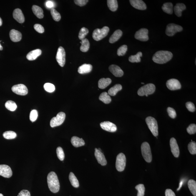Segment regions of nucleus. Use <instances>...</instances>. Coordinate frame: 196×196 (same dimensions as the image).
I'll return each instance as SVG.
<instances>
[{"label":"nucleus","instance_id":"22","mask_svg":"<svg viewBox=\"0 0 196 196\" xmlns=\"http://www.w3.org/2000/svg\"><path fill=\"white\" fill-rule=\"evenodd\" d=\"M41 51L40 49H36L31 51L27 55L26 57L28 60L32 61L35 60L36 58L40 56L41 54Z\"/></svg>","mask_w":196,"mask_h":196},{"label":"nucleus","instance_id":"21","mask_svg":"<svg viewBox=\"0 0 196 196\" xmlns=\"http://www.w3.org/2000/svg\"><path fill=\"white\" fill-rule=\"evenodd\" d=\"M10 37L13 42H17L21 41L22 34L19 31L13 29L10 31Z\"/></svg>","mask_w":196,"mask_h":196},{"label":"nucleus","instance_id":"32","mask_svg":"<svg viewBox=\"0 0 196 196\" xmlns=\"http://www.w3.org/2000/svg\"><path fill=\"white\" fill-rule=\"evenodd\" d=\"M99 100L105 104H108L111 102L112 99L108 94L106 92L102 93L99 97Z\"/></svg>","mask_w":196,"mask_h":196},{"label":"nucleus","instance_id":"5","mask_svg":"<svg viewBox=\"0 0 196 196\" xmlns=\"http://www.w3.org/2000/svg\"><path fill=\"white\" fill-rule=\"evenodd\" d=\"M155 87L154 84H148L141 87L138 91V94L139 96H145L147 97L148 95L152 94L155 92Z\"/></svg>","mask_w":196,"mask_h":196},{"label":"nucleus","instance_id":"16","mask_svg":"<svg viewBox=\"0 0 196 196\" xmlns=\"http://www.w3.org/2000/svg\"><path fill=\"white\" fill-rule=\"evenodd\" d=\"M170 146L171 152L173 155L176 158L179 157V149L177 144V141L174 138H172L170 140Z\"/></svg>","mask_w":196,"mask_h":196},{"label":"nucleus","instance_id":"23","mask_svg":"<svg viewBox=\"0 0 196 196\" xmlns=\"http://www.w3.org/2000/svg\"><path fill=\"white\" fill-rule=\"evenodd\" d=\"M92 66L91 64H84L79 66L78 72L81 74H87L92 71Z\"/></svg>","mask_w":196,"mask_h":196},{"label":"nucleus","instance_id":"45","mask_svg":"<svg viewBox=\"0 0 196 196\" xmlns=\"http://www.w3.org/2000/svg\"><path fill=\"white\" fill-rule=\"evenodd\" d=\"M44 88L46 91L49 93L54 92L55 89L54 85L50 83H46L44 85Z\"/></svg>","mask_w":196,"mask_h":196},{"label":"nucleus","instance_id":"49","mask_svg":"<svg viewBox=\"0 0 196 196\" xmlns=\"http://www.w3.org/2000/svg\"><path fill=\"white\" fill-rule=\"evenodd\" d=\"M186 107L190 112H193L195 111V106L193 103L191 102H188L186 104Z\"/></svg>","mask_w":196,"mask_h":196},{"label":"nucleus","instance_id":"27","mask_svg":"<svg viewBox=\"0 0 196 196\" xmlns=\"http://www.w3.org/2000/svg\"><path fill=\"white\" fill-rule=\"evenodd\" d=\"M112 82V80L110 78H102L98 82V87L99 88L104 89L109 85Z\"/></svg>","mask_w":196,"mask_h":196},{"label":"nucleus","instance_id":"14","mask_svg":"<svg viewBox=\"0 0 196 196\" xmlns=\"http://www.w3.org/2000/svg\"><path fill=\"white\" fill-rule=\"evenodd\" d=\"M12 175V171L9 166L0 164V175L6 178H10Z\"/></svg>","mask_w":196,"mask_h":196},{"label":"nucleus","instance_id":"37","mask_svg":"<svg viewBox=\"0 0 196 196\" xmlns=\"http://www.w3.org/2000/svg\"><path fill=\"white\" fill-rule=\"evenodd\" d=\"M5 105L7 109L12 112L15 111L17 107L14 101L11 100L8 101L6 102Z\"/></svg>","mask_w":196,"mask_h":196},{"label":"nucleus","instance_id":"57","mask_svg":"<svg viewBox=\"0 0 196 196\" xmlns=\"http://www.w3.org/2000/svg\"><path fill=\"white\" fill-rule=\"evenodd\" d=\"M3 49L2 46H1V44H0V51H2Z\"/></svg>","mask_w":196,"mask_h":196},{"label":"nucleus","instance_id":"35","mask_svg":"<svg viewBox=\"0 0 196 196\" xmlns=\"http://www.w3.org/2000/svg\"><path fill=\"white\" fill-rule=\"evenodd\" d=\"M189 190L194 196H196V182L193 179H190L188 183Z\"/></svg>","mask_w":196,"mask_h":196},{"label":"nucleus","instance_id":"4","mask_svg":"<svg viewBox=\"0 0 196 196\" xmlns=\"http://www.w3.org/2000/svg\"><path fill=\"white\" fill-rule=\"evenodd\" d=\"M142 154L146 162L150 163L152 162V156L150 145L148 143H143L141 147Z\"/></svg>","mask_w":196,"mask_h":196},{"label":"nucleus","instance_id":"8","mask_svg":"<svg viewBox=\"0 0 196 196\" xmlns=\"http://www.w3.org/2000/svg\"><path fill=\"white\" fill-rule=\"evenodd\" d=\"M66 118V114L60 112L57 114L56 117H53L50 121L51 127H54L61 125L64 122Z\"/></svg>","mask_w":196,"mask_h":196},{"label":"nucleus","instance_id":"48","mask_svg":"<svg viewBox=\"0 0 196 196\" xmlns=\"http://www.w3.org/2000/svg\"><path fill=\"white\" fill-rule=\"evenodd\" d=\"M167 112L170 117L172 119H175L177 116V114L175 110L171 107H168L167 109Z\"/></svg>","mask_w":196,"mask_h":196},{"label":"nucleus","instance_id":"9","mask_svg":"<svg viewBox=\"0 0 196 196\" xmlns=\"http://www.w3.org/2000/svg\"><path fill=\"white\" fill-rule=\"evenodd\" d=\"M183 28L182 26L173 23H171L167 25L165 32L167 36H172L176 33L181 32Z\"/></svg>","mask_w":196,"mask_h":196},{"label":"nucleus","instance_id":"55","mask_svg":"<svg viewBox=\"0 0 196 196\" xmlns=\"http://www.w3.org/2000/svg\"><path fill=\"white\" fill-rule=\"evenodd\" d=\"M184 180H182L181 181L180 183H179V187H178V189H177V190H180L181 188V187L182 186Z\"/></svg>","mask_w":196,"mask_h":196},{"label":"nucleus","instance_id":"31","mask_svg":"<svg viewBox=\"0 0 196 196\" xmlns=\"http://www.w3.org/2000/svg\"><path fill=\"white\" fill-rule=\"evenodd\" d=\"M80 43L81 44L80 48L81 51L84 52H87L89 50L90 47V43L88 40L85 38L81 40Z\"/></svg>","mask_w":196,"mask_h":196},{"label":"nucleus","instance_id":"58","mask_svg":"<svg viewBox=\"0 0 196 196\" xmlns=\"http://www.w3.org/2000/svg\"><path fill=\"white\" fill-rule=\"evenodd\" d=\"M0 196H4L2 194H0Z\"/></svg>","mask_w":196,"mask_h":196},{"label":"nucleus","instance_id":"13","mask_svg":"<svg viewBox=\"0 0 196 196\" xmlns=\"http://www.w3.org/2000/svg\"><path fill=\"white\" fill-rule=\"evenodd\" d=\"M166 85L168 88L172 91L177 90L180 89L181 88L180 82L176 79L169 80L167 81Z\"/></svg>","mask_w":196,"mask_h":196},{"label":"nucleus","instance_id":"17","mask_svg":"<svg viewBox=\"0 0 196 196\" xmlns=\"http://www.w3.org/2000/svg\"><path fill=\"white\" fill-rule=\"evenodd\" d=\"M129 1L131 5L136 9L141 10H144L147 9V5L141 0H130Z\"/></svg>","mask_w":196,"mask_h":196},{"label":"nucleus","instance_id":"34","mask_svg":"<svg viewBox=\"0 0 196 196\" xmlns=\"http://www.w3.org/2000/svg\"><path fill=\"white\" fill-rule=\"evenodd\" d=\"M69 179L71 185L75 188L79 187V183L77 178L72 172H71L69 175Z\"/></svg>","mask_w":196,"mask_h":196},{"label":"nucleus","instance_id":"1","mask_svg":"<svg viewBox=\"0 0 196 196\" xmlns=\"http://www.w3.org/2000/svg\"><path fill=\"white\" fill-rule=\"evenodd\" d=\"M173 55L170 51H157L153 56L152 59L154 62L159 64H163L172 59Z\"/></svg>","mask_w":196,"mask_h":196},{"label":"nucleus","instance_id":"54","mask_svg":"<svg viewBox=\"0 0 196 196\" xmlns=\"http://www.w3.org/2000/svg\"><path fill=\"white\" fill-rule=\"evenodd\" d=\"M46 6L49 8H52L54 6V3L52 1H48L46 3Z\"/></svg>","mask_w":196,"mask_h":196},{"label":"nucleus","instance_id":"20","mask_svg":"<svg viewBox=\"0 0 196 196\" xmlns=\"http://www.w3.org/2000/svg\"><path fill=\"white\" fill-rule=\"evenodd\" d=\"M13 16L14 19L20 23H23L24 22V16L21 9H15L13 13Z\"/></svg>","mask_w":196,"mask_h":196},{"label":"nucleus","instance_id":"19","mask_svg":"<svg viewBox=\"0 0 196 196\" xmlns=\"http://www.w3.org/2000/svg\"><path fill=\"white\" fill-rule=\"evenodd\" d=\"M95 150L94 155L98 163L102 166L106 165L107 164V161L104 154L97 148H95Z\"/></svg>","mask_w":196,"mask_h":196},{"label":"nucleus","instance_id":"46","mask_svg":"<svg viewBox=\"0 0 196 196\" xmlns=\"http://www.w3.org/2000/svg\"><path fill=\"white\" fill-rule=\"evenodd\" d=\"M38 116V111L36 110H33L30 113L29 119L32 122H34L37 119Z\"/></svg>","mask_w":196,"mask_h":196},{"label":"nucleus","instance_id":"30","mask_svg":"<svg viewBox=\"0 0 196 196\" xmlns=\"http://www.w3.org/2000/svg\"><path fill=\"white\" fill-rule=\"evenodd\" d=\"M122 89V86L119 84H117L111 88L108 91V94L111 96H115L117 92Z\"/></svg>","mask_w":196,"mask_h":196},{"label":"nucleus","instance_id":"59","mask_svg":"<svg viewBox=\"0 0 196 196\" xmlns=\"http://www.w3.org/2000/svg\"><path fill=\"white\" fill-rule=\"evenodd\" d=\"M141 84H144V83H141Z\"/></svg>","mask_w":196,"mask_h":196},{"label":"nucleus","instance_id":"15","mask_svg":"<svg viewBox=\"0 0 196 196\" xmlns=\"http://www.w3.org/2000/svg\"><path fill=\"white\" fill-rule=\"evenodd\" d=\"M100 127L103 130L110 132H116L117 130V127L113 123L109 121H104L101 123Z\"/></svg>","mask_w":196,"mask_h":196},{"label":"nucleus","instance_id":"41","mask_svg":"<svg viewBox=\"0 0 196 196\" xmlns=\"http://www.w3.org/2000/svg\"><path fill=\"white\" fill-rule=\"evenodd\" d=\"M89 30L87 28L85 27H83L81 28L80 31L79 35V39L82 40L85 39L86 36L88 34Z\"/></svg>","mask_w":196,"mask_h":196},{"label":"nucleus","instance_id":"28","mask_svg":"<svg viewBox=\"0 0 196 196\" xmlns=\"http://www.w3.org/2000/svg\"><path fill=\"white\" fill-rule=\"evenodd\" d=\"M32 10L36 17L39 19H42L44 17L43 11L40 7L36 5H33L32 7Z\"/></svg>","mask_w":196,"mask_h":196},{"label":"nucleus","instance_id":"56","mask_svg":"<svg viewBox=\"0 0 196 196\" xmlns=\"http://www.w3.org/2000/svg\"><path fill=\"white\" fill-rule=\"evenodd\" d=\"M2 19H1V17H0V26H1V25H2Z\"/></svg>","mask_w":196,"mask_h":196},{"label":"nucleus","instance_id":"10","mask_svg":"<svg viewBox=\"0 0 196 196\" xmlns=\"http://www.w3.org/2000/svg\"><path fill=\"white\" fill-rule=\"evenodd\" d=\"M66 52L63 48L60 46L58 48L56 60L58 64L61 67H63L66 63Z\"/></svg>","mask_w":196,"mask_h":196},{"label":"nucleus","instance_id":"52","mask_svg":"<svg viewBox=\"0 0 196 196\" xmlns=\"http://www.w3.org/2000/svg\"><path fill=\"white\" fill-rule=\"evenodd\" d=\"M18 196H31V194L29 191L23 190L19 192Z\"/></svg>","mask_w":196,"mask_h":196},{"label":"nucleus","instance_id":"25","mask_svg":"<svg viewBox=\"0 0 196 196\" xmlns=\"http://www.w3.org/2000/svg\"><path fill=\"white\" fill-rule=\"evenodd\" d=\"M186 9V7L185 5L183 3H177L174 8L175 15L179 17L182 16V12Z\"/></svg>","mask_w":196,"mask_h":196},{"label":"nucleus","instance_id":"38","mask_svg":"<svg viewBox=\"0 0 196 196\" xmlns=\"http://www.w3.org/2000/svg\"><path fill=\"white\" fill-rule=\"evenodd\" d=\"M3 137L7 139H12L15 138L17 136L16 133L13 131H8L3 133Z\"/></svg>","mask_w":196,"mask_h":196},{"label":"nucleus","instance_id":"43","mask_svg":"<svg viewBox=\"0 0 196 196\" xmlns=\"http://www.w3.org/2000/svg\"><path fill=\"white\" fill-rule=\"evenodd\" d=\"M127 46L126 45H124L120 46L118 49L117 54L119 56H123L125 54L127 51Z\"/></svg>","mask_w":196,"mask_h":196},{"label":"nucleus","instance_id":"29","mask_svg":"<svg viewBox=\"0 0 196 196\" xmlns=\"http://www.w3.org/2000/svg\"><path fill=\"white\" fill-rule=\"evenodd\" d=\"M162 8L163 11L167 14H172L173 13V4L172 3H164Z\"/></svg>","mask_w":196,"mask_h":196},{"label":"nucleus","instance_id":"47","mask_svg":"<svg viewBox=\"0 0 196 196\" xmlns=\"http://www.w3.org/2000/svg\"><path fill=\"white\" fill-rule=\"evenodd\" d=\"M188 133L190 134H195L196 132V125L195 124H191L187 128Z\"/></svg>","mask_w":196,"mask_h":196},{"label":"nucleus","instance_id":"26","mask_svg":"<svg viewBox=\"0 0 196 196\" xmlns=\"http://www.w3.org/2000/svg\"><path fill=\"white\" fill-rule=\"evenodd\" d=\"M71 142L72 145L76 147H82L84 145L85 143L82 139L79 138V137L74 136L71 139Z\"/></svg>","mask_w":196,"mask_h":196},{"label":"nucleus","instance_id":"51","mask_svg":"<svg viewBox=\"0 0 196 196\" xmlns=\"http://www.w3.org/2000/svg\"><path fill=\"white\" fill-rule=\"evenodd\" d=\"M88 0H75L74 2L76 5L80 6H83L85 5L88 2Z\"/></svg>","mask_w":196,"mask_h":196},{"label":"nucleus","instance_id":"53","mask_svg":"<svg viewBox=\"0 0 196 196\" xmlns=\"http://www.w3.org/2000/svg\"><path fill=\"white\" fill-rule=\"evenodd\" d=\"M165 196H176L175 193L170 189H167L165 191Z\"/></svg>","mask_w":196,"mask_h":196},{"label":"nucleus","instance_id":"2","mask_svg":"<svg viewBox=\"0 0 196 196\" xmlns=\"http://www.w3.org/2000/svg\"><path fill=\"white\" fill-rule=\"evenodd\" d=\"M47 180L48 186L51 192L55 193L59 192L60 185L55 172H50L47 176Z\"/></svg>","mask_w":196,"mask_h":196},{"label":"nucleus","instance_id":"33","mask_svg":"<svg viewBox=\"0 0 196 196\" xmlns=\"http://www.w3.org/2000/svg\"><path fill=\"white\" fill-rule=\"evenodd\" d=\"M107 5L110 10L113 12L117 10L118 7L117 1L116 0H108Z\"/></svg>","mask_w":196,"mask_h":196},{"label":"nucleus","instance_id":"3","mask_svg":"<svg viewBox=\"0 0 196 196\" xmlns=\"http://www.w3.org/2000/svg\"><path fill=\"white\" fill-rule=\"evenodd\" d=\"M109 31V28L107 26H105L101 29H96L93 33V39L97 41H100L107 35Z\"/></svg>","mask_w":196,"mask_h":196},{"label":"nucleus","instance_id":"11","mask_svg":"<svg viewBox=\"0 0 196 196\" xmlns=\"http://www.w3.org/2000/svg\"><path fill=\"white\" fill-rule=\"evenodd\" d=\"M12 90L15 94L21 96L26 95L28 93L27 87L23 84H19L13 86L12 88Z\"/></svg>","mask_w":196,"mask_h":196},{"label":"nucleus","instance_id":"44","mask_svg":"<svg viewBox=\"0 0 196 196\" xmlns=\"http://www.w3.org/2000/svg\"><path fill=\"white\" fill-rule=\"evenodd\" d=\"M56 153L58 158L61 161L64 160L65 155L63 150L60 147H58L56 149Z\"/></svg>","mask_w":196,"mask_h":196},{"label":"nucleus","instance_id":"50","mask_svg":"<svg viewBox=\"0 0 196 196\" xmlns=\"http://www.w3.org/2000/svg\"><path fill=\"white\" fill-rule=\"evenodd\" d=\"M34 28L38 32L42 34V33L44 32V28L41 24H35Z\"/></svg>","mask_w":196,"mask_h":196},{"label":"nucleus","instance_id":"6","mask_svg":"<svg viewBox=\"0 0 196 196\" xmlns=\"http://www.w3.org/2000/svg\"><path fill=\"white\" fill-rule=\"evenodd\" d=\"M146 122L153 135L155 137H157L158 135V132L157 120L153 117H148L146 118Z\"/></svg>","mask_w":196,"mask_h":196},{"label":"nucleus","instance_id":"36","mask_svg":"<svg viewBox=\"0 0 196 196\" xmlns=\"http://www.w3.org/2000/svg\"><path fill=\"white\" fill-rule=\"evenodd\" d=\"M142 54L139 52L134 55H132L129 58V60L131 63H139L141 61V57H142Z\"/></svg>","mask_w":196,"mask_h":196},{"label":"nucleus","instance_id":"40","mask_svg":"<svg viewBox=\"0 0 196 196\" xmlns=\"http://www.w3.org/2000/svg\"><path fill=\"white\" fill-rule=\"evenodd\" d=\"M135 188L138 192L137 196H144L145 189L143 184H139L136 186Z\"/></svg>","mask_w":196,"mask_h":196},{"label":"nucleus","instance_id":"39","mask_svg":"<svg viewBox=\"0 0 196 196\" xmlns=\"http://www.w3.org/2000/svg\"><path fill=\"white\" fill-rule=\"evenodd\" d=\"M51 13L53 19L55 21H59L61 19V16L60 13L54 8L51 9Z\"/></svg>","mask_w":196,"mask_h":196},{"label":"nucleus","instance_id":"42","mask_svg":"<svg viewBox=\"0 0 196 196\" xmlns=\"http://www.w3.org/2000/svg\"><path fill=\"white\" fill-rule=\"evenodd\" d=\"M188 148L191 154H196V143L195 142H190L188 145Z\"/></svg>","mask_w":196,"mask_h":196},{"label":"nucleus","instance_id":"18","mask_svg":"<svg viewBox=\"0 0 196 196\" xmlns=\"http://www.w3.org/2000/svg\"><path fill=\"white\" fill-rule=\"evenodd\" d=\"M109 70L116 77H121L124 75V72L119 66L112 65L109 66Z\"/></svg>","mask_w":196,"mask_h":196},{"label":"nucleus","instance_id":"7","mask_svg":"<svg viewBox=\"0 0 196 196\" xmlns=\"http://www.w3.org/2000/svg\"><path fill=\"white\" fill-rule=\"evenodd\" d=\"M126 158L125 155L122 153H120L116 158V169L119 172L124 170L126 167Z\"/></svg>","mask_w":196,"mask_h":196},{"label":"nucleus","instance_id":"24","mask_svg":"<svg viewBox=\"0 0 196 196\" xmlns=\"http://www.w3.org/2000/svg\"><path fill=\"white\" fill-rule=\"evenodd\" d=\"M122 35V32L120 29H118L114 31L112 36L110 38L109 42L111 43H113L120 39Z\"/></svg>","mask_w":196,"mask_h":196},{"label":"nucleus","instance_id":"12","mask_svg":"<svg viewBox=\"0 0 196 196\" xmlns=\"http://www.w3.org/2000/svg\"><path fill=\"white\" fill-rule=\"evenodd\" d=\"M148 32L147 29L142 28L136 32L134 36L136 39L139 41H147L149 40Z\"/></svg>","mask_w":196,"mask_h":196}]
</instances>
